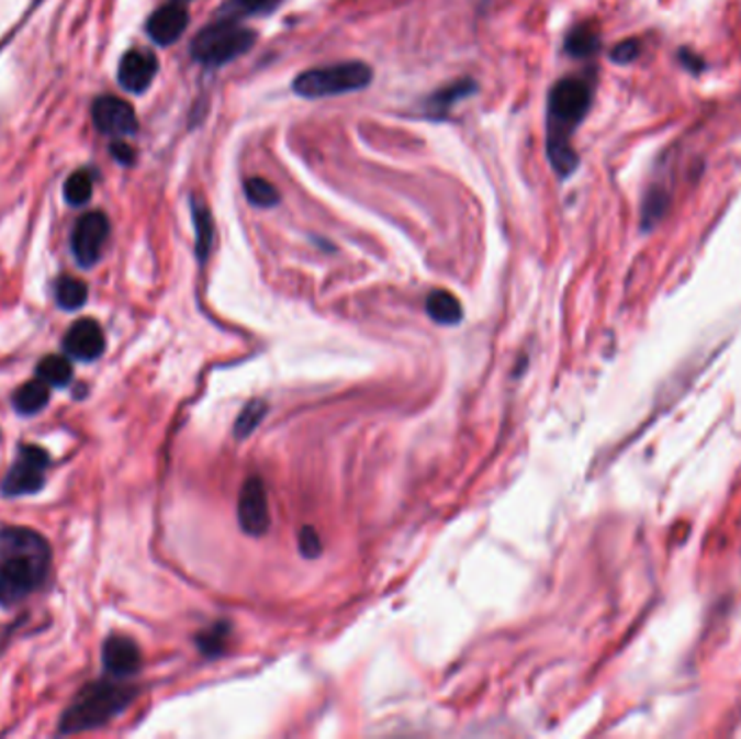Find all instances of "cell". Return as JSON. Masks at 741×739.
<instances>
[{"label":"cell","mask_w":741,"mask_h":739,"mask_svg":"<svg viewBox=\"0 0 741 739\" xmlns=\"http://www.w3.org/2000/svg\"><path fill=\"white\" fill-rule=\"evenodd\" d=\"M50 400L48 384L44 380H33L22 384L13 395V408L20 414H37Z\"/></svg>","instance_id":"obj_16"},{"label":"cell","mask_w":741,"mask_h":739,"mask_svg":"<svg viewBox=\"0 0 741 739\" xmlns=\"http://www.w3.org/2000/svg\"><path fill=\"white\" fill-rule=\"evenodd\" d=\"M50 464V456L35 445H24L18 451V458L9 473L2 480L4 496H22V494L40 493L44 489L46 469Z\"/></svg>","instance_id":"obj_6"},{"label":"cell","mask_w":741,"mask_h":739,"mask_svg":"<svg viewBox=\"0 0 741 739\" xmlns=\"http://www.w3.org/2000/svg\"><path fill=\"white\" fill-rule=\"evenodd\" d=\"M638 55H640V44H638L636 40H629V42H622V44H618V46L614 48L611 59H614L616 64H629V61L638 59Z\"/></svg>","instance_id":"obj_27"},{"label":"cell","mask_w":741,"mask_h":739,"mask_svg":"<svg viewBox=\"0 0 741 739\" xmlns=\"http://www.w3.org/2000/svg\"><path fill=\"white\" fill-rule=\"evenodd\" d=\"M300 551L304 558H319L322 556V538L313 527H304L300 531Z\"/></svg>","instance_id":"obj_25"},{"label":"cell","mask_w":741,"mask_h":739,"mask_svg":"<svg viewBox=\"0 0 741 739\" xmlns=\"http://www.w3.org/2000/svg\"><path fill=\"white\" fill-rule=\"evenodd\" d=\"M193 222H195V235H198L195 251L200 260H206L213 239H215V228H213V217L204 204L193 202Z\"/></svg>","instance_id":"obj_19"},{"label":"cell","mask_w":741,"mask_h":739,"mask_svg":"<svg viewBox=\"0 0 741 739\" xmlns=\"http://www.w3.org/2000/svg\"><path fill=\"white\" fill-rule=\"evenodd\" d=\"M228 636H231V625L228 623H215L211 629L202 631L195 642L202 651V656L206 658H217L224 653L226 645H228Z\"/></svg>","instance_id":"obj_20"},{"label":"cell","mask_w":741,"mask_h":739,"mask_svg":"<svg viewBox=\"0 0 741 739\" xmlns=\"http://www.w3.org/2000/svg\"><path fill=\"white\" fill-rule=\"evenodd\" d=\"M111 226L104 213H87L82 215L72 233V251L82 267H91L98 262L102 247L109 239Z\"/></svg>","instance_id":"obj_8"},{"label":"cell","mask_w":741,"mask_h":739,"mask_svg":"<svg viewBox=\"0 0 741 739\" xmlns=\"http://www.w3.org/2000/svg\"><path fill=\"white\" fill-rule=\"evenodd\" d=\"M246 195L254 206H260V209H271V206H276L280 202L278 189L269 180H265V178H249V180H246Z\"/></svg>","instance_id":"obj_22"},{"label":"cell","mask_w":741,"mask_h":739,"mask_svg":"<svg viewBox=\"0 0 741 739\" xmlns=\"http://www.w3.org/2000/svg\"><path fill=\"white\" fill-rule=\"evenodd\" d=\"M239 525L247 536L260 538L271 527V514H269V499L262 482L258 478H249L242 493H239Z\"/></svg>","instance_id":"obj_7"},{"label":"cell","mask_w":741,"mask_h":739,"mask_svg":"<svg viewBox=\"0 0 741 739\" xmlns=\"http://www.w3.org/2000/svg\"><path fill=\"white\" fill-rule=\"evenodd\" d=\"M159 70V61L153 53L146 51H128L120 64L117 81L133 93H142L155 81Z\"/></svg>","instance_id":"obj_10"},{"label":"cell","mask_w":741,"mask_h":739,"mask_svg":"<svg viewBox=\"0 0 741 739\" xmlns=\"http://www.w3.org/2000/svg\"><path fill=\"white\" fill-rule=\"evenodd\" d=\"M91 191H93V176L91 171L87 169H79L75 171L68 182H66V200L72 204V206H82L89 202L91 198Z\"/></svg>","instance_id":"obj_23"},{"label":"cell","mask_w":741,"mask_h":739,"mask_svg":"<svg viewBox=\"0 0 741 739\" xmlns=\"http://www.w3.org/2000/svg\"><path fill=\"white\" fill-rule=\"evenodd\" d=\"M64 347L70 358L96 360L104 351V332L93 320H79L66 332Z\"/></svg>","instance_id":"obj_11"},{"label":"cell","mask_w":741,"mask_h":739,"mask_svg":"<svg viewBox=\"0 0 741 739\" xmlns=\"http://www.w3.org/2000/svg\"><path fill=\"white\" fill-rule=\"evenodd\" d=\"M171 2H178V4H184V2H189V0H171Z\"/></svg>","instance_id":"obj_29"},{"label":"cell","mask_w":741,"mask_h":739,"mask_svg":"<svg viewBox=\"0 0 741 739\" xmlns=\"http://www.w3.org/2000/svg\"><path fill=\"white\" fill-rule=\"evenodd\" d=\"M187 24H189V13H187L184 4L171 2V4H165L159 11H155L150 15L148 35L159 46H169L184 33Z\"/></svg>","instance_id":"obj_13"},{"label":"cell","mask_w":741,"mask_h":739,"mask_svg":"<svg viewBox=\"0 0 741 739\" xmlns=\"http://www.w3.org/2000/svg\"><path fill=\"white\" fill-rule=\"evenodd\" d=\"M93 124L100 133L111 137H126L137 133V115L133 107L115 96H102L93 102Z\"/></svg>","instance_id":"obj_9"},{"label":"cell","mask_w":741,"mask_h":739,"mask_svg":"<svg viewBox=\"0 0 741 739\" xmlns=\"http://www.w3.org/2000/svg\"><path fill=\"white\" fill-rule=\"evenodd\" d=\"M55 298H57V304L61 309L77 311V309H81L82 304L87 302V284L81 282L79 278L64 276L55 284Z\"/></svg>","instance_id":"obj_18"},{"label":"cell","mask_w":741,"mask_h":739,"mask_svg":"<svg viewBox=\"0 0 741 739\" xmlns=\"http://www.w3.org/2000/svg\"><path fill=\"white\" fill-rule=\"evenodd\" d=\"M53 551L29 527L0 529V605L11 607L33 594L48 576Z\"/></svg>","instance_id":"obj_1"},{"label":"cell","mask_w":741,"mask_h":739,"mask_svg":"<svg viewBox=\"0 0 741 739\" xmlns=\"http://www.w3.org/2000/svg\"><path fill=\"white\" fill-rule=\"evenodd\" d=\"M256 42V33L239 24L237 18L215 20L198 33L191 44V55L206 68H220L242 57Z\"/></svg>","instance_id":"obj_4"},{"label":"cell","mask_w":741,"mask_h":739,"mask_svg":"<svg viewBox=\"0 0 741 739\" xmlns=\"http://www.w3.org/2000/svg\"><path fill=\"white\" fill-rule=\"evenodd\" d=\"M600 46L596 31L590 24H581L576 26L575 31H571L569 40H566V51L573 57H590L592 53H596Z\"/></svg>","instance_id":"obj_21"},{"label":"cell","mask_w":741,"mask_h":739,"mask_svg":"<svg viewBox=\"0 0 741 739\" xmlns=\"http://www.w3.org/2000/svg\"><path fill=\"white\" fill-rule=\"evenodd\" d=\"M135 698L131 685L100 681L87 685L61 718V734H81L96 729L117 716Z\"/></svg>","instance_id":"obj_3"},{"label":"cell","mask_w":741,"mask_h":739,"mask_svg":"<svg viewBox=\"0 0 741 739\" xmlns=\"http://www.w3.org/2000/svg\"><path fill=\"white\" fill-rule=\"evenodd\" d=\"M373 79V72L362 61H345L308 70L300 75L293 89L302 98H326V96H340L349 91H358L367 87Z\"/></svg>","instance_id":"obj_5"},{"label":"cell","mask_w":741,"mask_h":739,"mask_svg":"<svg viewBox=\"0 0 741 739\" xmlns=\"http://www.w3.org/2000/svg\"><path fill=\"white\" fill-rule=\"evenodd\" d=\"M265 414H267V404H265V402H260V400L249 402L246 408H244V412L239 414V418H237V425H235L237 438H246V436H249V434L258 427V423L262 421Z\"/></svg>","instance_id":"obj_24"},{"label":"cell","mask_w":741,"mask_h":739,"mask_svg":"<svg viewBox=\"0 0 741 739\" xmlns=\"http://www.w3.org/2000/svg\"><path fill=\"white\" fill-rule=\"evenodd\" d=\"M427 315L440 326H456L462 322V304L449 291H431L425 302Z\"/></svg>","instance_id":"obj_14"},{"label":"cell","mask_w":741,"mask_h":739,"mask_svg":"<svg viewBox=\"0 0 741 739\" xmlns=\"http://www.w3.org/2000/svg\"><path fill=\"white\" fill-rule=\"evenodd\" d=\"M111 150H113V155H115V159H117L120 164H133L135 153H133V148H128L124 142H115Z\"/></svg>","instance_id":"obj_28"},{"label":"cell","mask_w":741,"mask_h":739,"mask_svg":"<svg viewBox=\"0 0 741 739\" xmlns=\"http://www.w3.org/2000/svg\"><path fill=\"white\" fill-rule=\"evenodd\" d=\"M102 661L113 676H131L142 668V651L131 638L113 636L102 647Z\"/></svg>","instance_id":"obj_12"},{"label":"cell","mask_w":741,"mask_h":739,"mask_svg":"<svg viewBox=\"0 0 741 739\" xmlns=\"http://www.w3.org/2000/svg\"><path fill=\"white\" fill-rule=\"evenodd\" d=\"M592 102V89L583 79H562L549 93L547 113V153L555 171L566 178L579 165L571 137L585 117Z\"/></svg>","instance_id":"obj_2"},{"label":"cell","mask_w":741,"mask_h":739,"mask_svg":"<svg viewBox=\"0 0 741 739\" xmlns=\"http://www.w3.org/2000/svg\"><path fill=\"white\" fill-rule=\"evenodd\" d=\"M478 89V85L469 79L464 81L453 82L449 87H442L440 91H436L429 100H427V111L434 115V117H445L447 111L462 98L471 96L473 91Z\"/></svg>","instance_id":"obj_15"},{"label":"cell","mask_w":741,"mask_h":739,"mask_svg":"<svg viewBox=\"0 0 741 739\" xmlns=\"http://www.w3.org/2000/svg\"><path fill=\"white\" fill-rule=\"evenodd\" d=\"M271 2H273V0H231L226 9L231 11L228 18H239V15H246V13L265 11Z\"/></svg>","instance_id":"obj_26"},{"label":"cell","mask_w":741,"mask_h":739,"mask_svg":"<svg viewBox=\"0 0 741 739\" xmlns=\"http://www.w3.org/2000/svg\"><path fill=\"white\" fill-rule=\"evenodd\" d=\"M72 362L70 358L64 356H46L40 365H37V376L40 380H44L50 387H68L72 382Z\"/></svg>","instance_id":"obj_17"}]
</instances>
